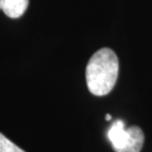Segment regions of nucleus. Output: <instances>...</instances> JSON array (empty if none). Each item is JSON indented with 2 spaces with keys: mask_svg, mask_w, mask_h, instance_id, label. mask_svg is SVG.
<instances>
[{
  "mask_svg": "<svg viewBox=\"0 0 152 152\" xmlns=\"http://www.w3.org/2000/svg\"><path fill=\"white\" fill-rule=\"evenodd\" d=\"M118 75V59L111 48L96 51L86 67L88 89L95 96H105L113 90Z\"/></svg>",
  "mask_w": 152,
  "mask_h": 152,
  "instance_id": "1",
  "label": "nucleus"
},
{
  "mask_svg": "<svg viewBox=\"0 0 152 152\" xmlns=\"http://www.w3.org/2000/svg\"><path fill=\"white\" fill-rule=\"evenodd\" d=\"M108 137L115 152H140L144 143V133L140 127L132 126L126 129L121 120L112 124Z\"/></svg>",
  "mask_w": 152,
  "mask_h": 152,
  "instance_id": "2",
  "label": "nucleus"
},
{
  "mask_svg": "<svg viewBox=\"0 0 152 152\" xmlns=\"http://www.w3.org/2000/svg\"><path fill=\"white\" fill-rule=\"evenodd\" d=\"M29 0H3L2 10L9 18L16 19L25 13Z\"/></svg>",
  "mask_w": 152,
  "mask_h": 152,
  "instance_id": "3",
  "label": "nucleus"
},
{
  "mask_svg": "<svg viewBox=\"0 0 152 152\" xmlns=\"http://www.w3.org/2000/svg\"><path fill=\"white\" fill-rule=\"evenodd\" d=\"M0 152H25L19 146L10 141L5 137L2 133H0Z\"/></svg>",
  "mask_w": 152,
  "mask_h": 152,
  "instance_id": "4",
  "label": "nucleus"
},
{
  "mask_svg": "<svg viewBox=\"0 0 152 152\" xmlns=\"http://www.w3.org/2000/svg\"><path fill=\"white\" fill-rule=\"evenodd\" d=\"M106 120H107V121H111L112 120V117H111V115H106Z\"/></svg>",
  "mask_w": 152,
  "mask_h": 152,
  "instance_id": "5",
  "label": "nucleus"
},
{
  "mask_svg": "<svg viewBox=\"0 0 152 152\" xmlns=\"http://www.w3.org/2000/svg\"><path fill=\"white\" fill-rule=\"evenodd\" d=\"M2 3H3V0H0V9H2Z\"/></svg>",
  "mask_w": 152,
  "mask_h": 152,
  "instance_id": "6",
  "label": "nucleus"
}]
</instances>
